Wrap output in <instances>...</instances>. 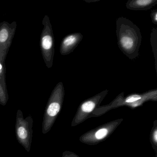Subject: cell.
Listing matches in <instances>:
<instances>
[{"label": "cell", "mask_w": 157, "mask_h": 157, "mask_svg": "<svg viewBox=\"0 0 157 157\" xmlns=\"http://www.w3.org/2000/svg\"><path fill=\"white\" fill-rule=\"evenodd\" d=\"M65 94L63 82H60L52 91L45 109L42 125L43 134L48 133L55 124L62 109Z\"/></svg>", "instance_id": "cell-3"}, {"label": "cell", "mask_w": 157, "mask_h": 157, "mask_svg": "<svg viewBox=\"0 0 157 157\" xmlns=\"http://www.w3.org/2000/svg\"><path fill=\"white\" fill-rule=\"evenodd\" d=\"M17 27V23H0V63L5 65V60L12 43Z\"/></svg>", "instance_id": "cell-8"}, {"label": "cell", "mask_w": 157, "mask_h": 157, "mask_svg": "<svg viewBox=\"0 0 157 157\" xmlns=\"http://www.w3.org/2000/svg\"><path fill=\"white\" fill-rule=\"evenodd\" d=\"M62 157H80L78 155H77L74 152L72 151H64L62 154Z\"/></svg>", "instance_id": "cell-15"}, {"label": "cell", "mask_w": 157, "mask_h": 157, "mask_svg": "<svg viewBox=\"0 0 157 157\" xmlns=\"http://www.w3.org/2000/svg\"><path fill=\"white\" fill-rule=\"evenodd\" d=\"M124 93L120 94L110 104L99 106L94 110L92 117H99L109 110L119 106H126L135 108L143 105L149 101H157V89L151 90L143 94H132L124 97Z\"/></svg>", "instance_id": "cell-2"}, {"label": "cell", "mask_w": 157, "mask_h": 157, "mask_svg": "<svg viewBox=\"0 0 157 157\" xmlns=\"http://www.w3.org/2000/svg\"><path fill=\"white\" fill-rule=\"evenodd\" d=\"M157 4V0H129L126 7L132 10H147Z\"/></svg>", "instance_id": "cell-10"}, {"label": "cell", "mask_w": 157, "mask_h": 157, "mask_svg": "<svg viewBox=\"0 0 157 157\" xmlns=\"http://www.w3.org/2000/svg\"><path fill=\"white\" fill-rule=\"evenodd\" d=\"M33 125V120L31 116L24 118L22 112L19 109L16 114L15 135L18 142L28 152L31 150Z\"/></svg>", "instance_id": "cell-6"}, {"label": "cell", "mask_w": 157, "mask_h": 157, "mask_svg": "<svg viewBox=\"0 0 157 157\" xmlns=\"http://www.w3.org/2000/svg\"><path fill=\"white\" fill-rule=\"evenodd\" d=\"M108 93V90H105L82 102L72 119L71 126H76L91 117L94 110L100 106Z\"/></svg>", "instance_id": "cell-7"}, {"label": "cell", "mask_w": 157, "mask_h": 157, "mask_svg": "<svg viewBox=\"0 0 157 157\" xmlns=\"http://www.w3.org/2000/svg\"><path fill=\"white\" fill-rule=\"evenodd\" d=\"M81 33H74L64 37L60 44L59 52L62 56H67L73 52L83 38Z\"/></svg>", "instance_id": "cell-9"}, {"label": "cell", "mask_w": 157, "mask_h": 157, "mask_svg": "<svg viewBox=\"0 0 157 157\" xmlns=\"http://www.w3.org/2000/svg\"><path fill=\"white\" fill-rule=\"evenodd\" d=\"M44 28L40 37V48L43 59L48 68L53 66L55 55V38L49 18L45 15L42 22Z\"/></svg>", "instance_id": "cell-4"}, {"label": "cell", "mask_w": 157, "mask_h": 157, "mask_svg": "<svg viewBox=\"0 0 157 157\" xmlns=\"http://www.w3.org/2000/svg\"><path fill=\"white\" fill-rule=\"evenodd\" d=\"M150 15L152 22L154 24L157 25V10L151 11Z\"/></svg>", "instance_id": "cell-14"}, {"label": "cell", "mask_w": 157, "mask_h": 157, "mask_svg": "<svg viewBox=\"0 0 157 157\" xmlns=\"http://www.w3.org/2000/svg\"><path fill=\"white\" fill-rule=\"evenodd\" d=\"M116 35L118 47L123 54L133 60L139 56L142 36L139 28L124 17L116 21Z\"/></svg>", "instance_id": "cell-1"}, {"label": "cell", "mask_w": 157, "mask_h": 157, "mask_svg": "<svg viewBox=\"0 0 157 157\" xmlns=\"http://www.w3.org/2000/svg\"><path fill=\"white\" fill-rule=\"evenodd\" d=\"M9 96L6 82V74L0 76V104L4 105L7 104Z\"/></svg>", "instance_id": "cell-11"}, {"label": "cell", "mask_w": 157, "mask_h": 157, "mask_svg": "<svg viewBox=\"0 0 157 157\" xmlns=\"http://www.w3.org/2000/svg\"></svg>", "instance_id": "cell-16"}, {"label": "cell", "mask_w": 157, "mask_h": 157, "mask_svg": "<svg viewBox=\"0 0 157 157\" xmlns=\"http://www.w3.org/2000/svg\"><path fill=\"white\" fill-rule=\"evenodd\" d=\"M151 44L152 47V51L154 54L155 58V68L157 71V30L153 28L151 33Z\"/></svg>", "instance_id": "cell-13"}, {"label": "cell", "mask_w": 157, "mask_h": 157, "mask_svg": "<svg viewBox=\"0 0 157 157\" xmlns=\"http://www.w3.org/2000/svg\"><path fill=\"white\" fill-rule=\"evenodd\" d=\"M123 121L121 118L101 125L82 135L80 141L89 145H97L107 139Z\"/></svg>", "instance_id": "cell-5"}, {"label": "cell", "mask_w": 157, "mask_h": 157, "mask_svg": "<svg viewBox=\"0 0 157 157\" xmlns=\"http://www.w3.org/2000/svg\"><path fill=\"white\" fill-rule=\"evenodd\" d=\"M150 140L155 152V157H157V120H155L153 122V127L151 131Z\"/></svg>", "instance_id": "cell-12"}]
</instances>
